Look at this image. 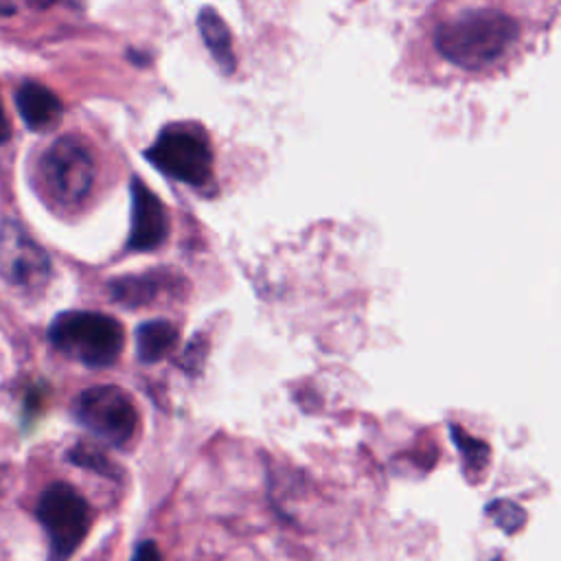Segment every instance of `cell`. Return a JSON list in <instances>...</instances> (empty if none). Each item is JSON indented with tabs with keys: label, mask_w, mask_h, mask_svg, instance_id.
<instances>
[{
	"label": "cell",
	"mask_w": 561,
	"mask_h": 561,
	"mask_svg": "<svg viewBox=\"0 0 561 561\" xmlns=\"http://www.w3.org/2000/svg\"><path fill=\"white\" fill-rule=\"evenodd\" d=\"M517 37V22L500 9H465L436 26L438 53L462 66L480 68L495 61Z\"/></svg>",
	"instance_id": "obj_1"
},
{
	"label": "cell",
	"mask_w": 561,
	"mask_h": 561,
	"mask_svg": "<svg viewBox=\"0 0 561 561\" xmlns=\"http://www.w3.org/2000/svg\"><path fill=\"white\" fill-rule=\"evenodd\" d=\"M48 335L64 355L92 368L114 364L125 342L123 327L114 318L94 311L59 313L50 322Z\"/></svg>",
	"instance_id": "obj_2"
},
{
	"label": "cell",
	"mask_w": 561,
	"mask_h": 561,
	"mask_svg": "<svg viewBox=\"0 0 561 561\" xmlns=\"http://www.w3.org/2000/svg\"><path fill=\"white\" fill-rule=\"evenodd\" d=\"M0 278L22 298L39 296L50 280L48 254L15 221H4L0 228Z\"/></svg>",
	"instance_id": "obj_3"
},
{
	"label": "cell",
	"mask_w": 561,
	"mask_h": 561,
	"mask_svg": "<svg viewBox=\"0 0 561 561\" xmlns=\"http://www.w3.org/2000/svg\"><path fill=\"white\" fill-rule=\"evenodd\" d=\"M42 182L59 206L81 204L94 182V160L85 145L72 136L55 140L42 158Z\"/></svg>",
	"instance_id": "obj_4"
},
{
	"label": "cell",
	"mask_w": 561,
	"mask_h": 561,
	"mask_svg": "<svg viewBox=\"0 0 561 561\" xmlns=\"http://www.w3.org/2000/svg\"><path fill=\"white\" fill-rule=\"evenodd\" d=\"M37 517L48 535L55 561H66L83 541L90 526V508L85 500L66 482H55L42 493Z\"/></svg>",
	"instance_id": "obj_5"
},
{
	"label": "cell",
	"mask_w": 561,
	"mask_h": 561,
	"mask_svg": "<svg viewBox=\"0 0 561 561\" xmlns=\"http://www.w3.org/2000/svg\"><path fill=\"white\" fill-rule=\"evenodd\" d=\"M75 414L94 436L125 445L138 427V410L134 399L118 386H92L83 390L75 403Z\"/></svg>",
	"instance_id": "obj_6"
},
{
	"label": "cell",
	"mask_w": 561,
	"mask_h": 561,
	"mask_svg": "<svg viewBox=\"0 0 561 561\" xmlns=\"http://www.w3.org/2000/svg\"><path fill=\"white\" fill-rule=\"evenodd\" d=\"M149 162L173 180L202 184L213 169V153L204 136L188 127H169L147 149Z\"/></svg>",
	"instance_id": "obj_7"
},
{
	"label": "cell",
	"mask_w": 561,
	"mask_h": 561,
	"mask_svg": "<svg viewBox=\"0 0 561 561\" xmlns=\"http://www.w3.org/2000/svg\"><path fill=\"white\" fill-rule=\"evenodd\" d=\"M167 237V213L162 202L140 180L131 182V232L129 248L153 250Z\"/></svg>",
	"instance_id": "obj_8"
},
{
	"label": "cell",
	"mask_w": 561,
	"mask_h": 561,
	"mask_svg": "<svg viewBox=\"0 0 561 561\" xmlns=\"http://www.w3.org/2000/svg\"><path fill=\"white\" fill-rule=\"evenodd\" d=\"M15 105L22 116V121L33 129V131H44L55 127V123L61 118V101L57 94L42 85V83H24L20 85L15 94Z\"/></svg>",
	"instance_id": "obj_9"
},
{
	"label": "cell",
	"mask_w": 561,
	"mask_h": 561,
	"mask_svg": "<svg viewBox=\"0 0 561 561\" xmlns=\"http://www.w3.org/2000/svg\"><path fill=\"white\" fill-rule=\"evenodd\" d=\"M178 342V329L167 320H151L136 331V351L142 362H158L167 357Z\"/></svg>",
	"instance_id": "obj_10"
},
{
	"label": "cell",
	"mask_w": 561,
	"mask_h": 561,
	"mask_svg": "<svg viewBox=\"0 0 561 561\" xmlns=\"http://www.w3.org/2000/svg\"><path fill=\"white\" fill-rule=\"evenodd\" d=\"M197 26L199 33L213 53L215 61L224 68V72H230L234 66V55H232V42H230V31L221 15H217L213 9H202L197 15Z\"/></svg>",
	"instance_id": "obj_11"
},
{
	"label": "cell",
	"mask_w": 561,
	"mask_h": 561,
	"mask_svg": "<svg viewBox=\"0 0 561 561\" xmlns=\"http://www.w3.org/2000/svg\"><path fill=\"white\" fill-rule=\"evenodd\" d=\"M153 285H156V280H151L149 276L123 278V280H116V283L112 285V294H114L116 300H121V302L138 305V302L151 300V296H153Z\"/></svg>",
	"instance_id": "obj_12"
},
{
	"label": "cell",
	"mask_w": 561,
	"mask_h": 561,
	"mask_svg": "<svg viewBox=\"0 0 561 561\" xmlns=\"http://www.w3.org/2000/svg\"><path fill=\"white\" fill-rule=\"evenodd\" d=\"M486 511L493 517V522L500 528H504L506 533H515L524 524V519H526L524 511L517 504L508 502V500H495L493 504H489Z\"/></svg>",
	"instance_id": "obj_13"
},
{
	"label": "cell",
	"mask_w": 561,
	"mask_h": 561,
	"mask_svg": "<svg viewBox=\"0 0 561 561\" xmlns=\"http://www.w3.org/2000/svg\"><path fill=\"white\" fill-rule=\"evenodd\" d=\"M454 436H458V438H454V440H456L458 447L462 449V454H465V458H467L469 465L482 467V465L486 462V447H484L482 443H478V440H473V438H469V436L462 438V432H460L458 427L454 430Z\"/></svg>",
	"instance_id": "obj_14"
},
{
	"label": "cell",
	"mask_w": 561,
	"mask_h": 561,
	"mask_svg": "<svg viewBox=\"0 0 561 561\" xmlns=\"http://www.w3.org/2000/svg\"><path fill=\"white\" fill-rule=\"evenodd\" d=\"M70 460L77 462V465H81V467H88V469H92V471H96V473H107V471H110V462L103 458V454H99V451H94V449H88L85 445L77 447V449L70 454Z\"/></svg>",
	"instance_id": "obj_15"
},
{
	"label": "cell",
	"mask_w": 561,
	"mask_h": 561,
	"mask_svg": "<svg viewBox=\"0 0 561 561\" xmlns=\"http://www.w3.org/2000/svg\"><path fill=\"white\" fill-rule=\"evenodd\" d=\"M131 561H160V550L153 541H142L136 546Z\"/></svg>",
	"instance_id": "obj_16"
},
{
	"label": "cell",
	"mask_w": 561,
	"mask_h": 561,
	"mask_svg": "<svg viewBox=\"0 0 561 561\" xmlns=\"http://www.w3.org/2000/svg\"><path fill=\"white\" fill-rule=\"evenodd\" d=\"M11 129H9V121H7V114H4V107H2V101H0V142H4L9 138Z\"/></svg>",
	"instance_id": "obj_17"
}]
</instances>
